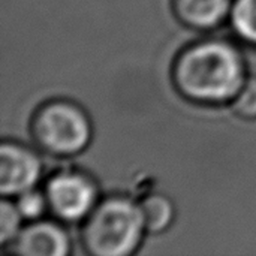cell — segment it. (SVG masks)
Listing matches in <instances>:
<instances>
[{"mask_svg": "<svg viewBox=\"0 0 256 256\" xmlns=\"http://www.w3.org/2000/svg\"><path fill=\"white\" fill-rule=\"evenodd\" d=\"M248 78L238 45L224 38H206L184 46L174 58L171 81L177 93L198 105L231 104Z\"/></svg>", "mask_w": 256, "mask_h": 256, "instance_id": "6da1fadb", "label": "cell"}, {"mask_svg": "<svg viewBox=\"0 0 256 256\" xmlns=\"http://www.w3.org/2000/svg\"><path fill=\"white\" fill-rule=\"evenodd\" d=\"M81 224L80 242L92 256L134 255L147 234L140 202L123 194L100 198Z\"/></svg>", "mask_w": 256, "mask_h": 256, "instance_id": "7a4b0ae2", "label": "cell"}, {"mask_svg": "<svg viewBox=\"0 0 256 256\" xmlns=\"http://www.w3.org/2000/svg\"><path fill=\"white\" fill-rule=\"evenodd\" d=\"M30 135L40 152L52 158H74L90 146L93 124L88 112L75 100L50 99L34 110Z\"/></svg>", "mask_w": 256, "mask_h": 256, "instance_id": "3957f363", "label": "cell"}, {"mask_svg": "<svg viewBox=\"0 0 256 256\" xmlns=\"http://www.w3.org/2000/svg\"><path fill=\"white\" fill-rule=\"evenodd\" d=\"M44 192L51 218L62 224L82 222L100 201L94 177L78 168H63L52 172L44 184Z\"/></svg>", "mask_w": 256, "mask_h": 256, "instance_id": "277c9868", "label": "cell"}, {"mask_svg": "<svg viewBox=\"0 0 256 256\" xmlns=\"http://www.w3.org/2000/svg\"><path fill=\"white\" fill-rule=\"evenodd\" d=\"M44 176V162L38 150L15 141L3 140L0 144V194L2 198H15L38 188Z\"/></svg>", "mask_w": 256, "mask_h": 256, "instance_id": "5b68a950", "label": "cell"}, {"mask_svg": "<svg viewBox=\"0 0 256 256\" xmlns=\"http://www.w3.org/2000/svg\"><path fill=\"white\" fill-rule=\"evenodd\" d=\"M6 249L15 256H68L72 252V240L60 220L44 218L24 224Z\"/></svg>", "mask_w": 256, "mask_h": 256, "instance_id": "8992f818", "label": "cell"}, {"mask_svg": "<svg viewBox=\"0 0 256 256\" xmlns=\"http://www.w3.org/2000/svg\"><path fill=\"white\" fill-rule=\"evenodd\" d=\"M232 0H171L172 14L184 27L208 32L222 26L231 12Z\"/></svg>", "mask_w": 256, "mask_h": 256, "instance_id": "52a82bcc", "label": "cell"}, {"mask_svg": "<svg viewBox=\"0 0 256 256\" xmlns=\"http://www.w3.org/2000/svg\"><path fill=\"white\" fill-rule=\"evenodd\" d=\"M138 202L147 234H164L176 222L177 208L171 196H168L166 194L154 190L146 194Z\"/></svg>", "mask_w": 256, "mask_h": 256, "instance_id": "ba28073f", "label": "cell"}, {"mask_svg": "<svg viewBox=\"0 0 256 256\" xmlns=\"http://www.w3.org/2000/svg\"><path fill=\"white\" fill-rule=\"evenodd\" d=\"M228 21L240 42L256 48V0H232Z\"/></svg>", "mask_w": 256, "mask_h": 256, "instance_id": "9c48e42d", "label": "cell"}, {"mask_svg": "<svg viewBox=\"0 0 256 256\" xmlns=\"http://www.w3.org/2000/svg\"><path fill=\"white\" fill-rule=\"evenodd\" d=\"M16 204V208L20 210L24 222H34L39 219H44L46 214H50L48 210V201L46 195L44 192V188H33L28 189L18 196L12 198Z\"/></svg>", "mask_w": 256, "mask_h": 256, "instance_id": "30bf717a", "label": "cell"}, {"mask_svg": "<svg viewBox=\"0 0 256 256\" xmlns=\"http://www.w3.org/2000/svg\"><path fill=\"white\" fill-rule=\"evenodd\" d=\"M24 219L12 198L0 201V244L6 248L24 226Z\"/></svg>", "mask_w": 256, "mask_h": 256, "instance_id": "8fae6325", "label": "cell"}, {"mask_svg": "<svg viewBox=\"0 0 256 256\" xmlns=\"http://www.w3.org/2000/svg\"><path fill=\"white\" fill-rule=\"evenodd\" d=\"M232 112L243 120H256V76H248L231 100Z\"/></svg>", "mask_w": 256, "mask_h": 256, "instance_id": "7c38bea8", "label": "cell"}]
</instances>
